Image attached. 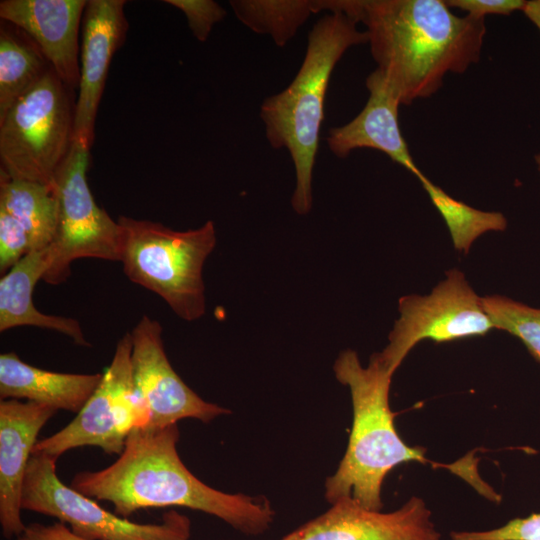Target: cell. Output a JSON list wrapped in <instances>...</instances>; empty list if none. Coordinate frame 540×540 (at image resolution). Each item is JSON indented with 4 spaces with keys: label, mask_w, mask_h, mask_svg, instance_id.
I'll return each mask as SVG.
<instances>
[{
    "label": "cell",
    "mask_w": 540,
    "mask_h": 540,
    "mask_svg": "<svg viewBox=\"0 0 540 540\" xmlns=\"http://www.w3.org/2000/svg\"><path fill=\"white\" fill-rule=\"evenodd\" d=\"M179 436L177 424L134 428L113 464L78 472L70 486L112 503L114 512L124 518L139 510L180 506L215 516L246 535L266 532L275 517L269 500L225 493L203 483L179 457Z\"/></svg>",
    "instance_id": "cell-1"
},
{
    "label": "cell",
    "mask_w": 540,
    "mask_h": 540,
    "mask_svg": "<svg viewBox=\"0 0 540 540\" xmlns=\"http://www.w3.org/2000/svg\"><path fill=\"white\" fill-rule=\"evenodd\" d=\"M377 70L401 105L435 94L449 72L479 62L484 18L452 13L445 0H356Z\"/></svg>",
    "instance_id": "cell-2"
},
{
    "label": "cell",
    "mask_w": 540,
    "mask_h": 540,
    "mask_svg": "<svg viewBox=\"0 0 540 540\" xmlns=\"http://www.w3.org/2000/svg\"><path fill=\"white\" fill-rule=\"evenodd\" d=\"M333 370L350 390L353 422L346 452L336 472L325 481V498L331 504L350 498L369 510L381 511L387 473L410 461L430 463L426 449L409 446L399 436L389 405L393 374L376 354L364 367L354 350L342 351Z\"/></svg>",
    "instance_id": "cell-3"
},
{
    "label": "cell",
    "mask_w": 540,
    "mask_h": 540,
    "mask_svg": "<svg viewBox=\"0 0 540 540\" xmlns=\"http://www.w3.org/2000/svg\"><path fill=\"white\" fill-rule=\"evenodd\" d=\"M344 12L321 17L308 34L304 60L293 81L260 107L265 134L274 149L286 148L296 173L292 207L304 215L312 206V172L334 67L352 46L368 43L366 31Z\"/></svg>",
    "instance_id": "cell-4"
},
{
    "label": "cell",
    "mask_w": 540,
    "mask_h": 540,
    "mask_svg": "<svg viewBox=\"0 0 540 540\" xmlns=\"http://www.w3.org/2000/svg\"><path fill=\"white\" fill-rule=\"evenodd\" d=\"M117 221L126 277L159 295L179 318H201L206 310L202 271L216 244L214 222L176 231L151 220L120 216Z\"/></svg>",
    "instance_id": "cell-5"
},
{
    "label": "cell",
    "mask_w": 540,
    "mask_h": 540,
    "mask_svg": "<svg viewBox=\"0 0 540 540\" xmlns=\"http://www.w3.org/2000/svg\"><path fill=\"white\" fill-rule=\"evenodd\" d=\"M75 102L51 68L0 118L1 171L51 186L74 141Z\"/></svg>",
    "instance_id": "cell-6"
},
{
    "label": "cell",
    "mask_w": 540,
    "mask_h": 540,
    "mask_svg": "<svg viewBox=\"0 0 540 540\" xmlns=\"http://www.w3.org/2000/svg\"><path fill=\"white\" fill-rule=\"evenodd\" d=\"M89 150L74 140L51 184L57 201V222L47 248L49 265L43 277L51 285L66 281L77 259L121 261V226L97 205L87 182Z\"/></svg>",
    "instance_id": "cell-7"
},
{
    "label": "cell",
    "mask_w": 540,
    "mask_h": 540,
    "mask_svg": "<svg viewBox=\"0 0 540 540\" xmlns=\"http://www.w3.org/2000/svg\"><path fill=\"white\" fill-rule=\"evenodd\" d=\"M21 505L57 518L84 540H189L191 522L176 511L160 523H136L102 508L92 498L65 485L56 474V460L32 453L23 485Z\"/></svg>",
    "instance_id": "cell-8"
},
{
    "label": "cell",
    "mask_w": 540,
    "mask_h": 540,
    "mask_svg": "<svg viewBox=\"0 0 540 540\" xmlns=\"http://www.w3.org/2000/svg\"><path fill=\"white\" fill-rule=\"evenodd\" d=\"M398 311L400 316L388 336L387 346L375 353L391 374L423 340L448 343L485 336L495 329L482 297L456 268L448 270L430 294L401 297Z\"/></svg>",
    "instance_id": "cell-9"
},
{
    "label": "cell",
    "mask_w": 540,
    "mask_h": 540,
    "mask_svg": "<svg viewBox=\"0 0 540 540\" xmlns=\"http://www.w3.org/2000/svg\"><path fill=\"white\" fill-rule=\"evenodd\" d=\"M148 422L149 415L134 390L128 332L117 342L97 389L77 416L55 434L38 440L32 453L57 461L69 450L94 446L119 456L129 433Z\"/></svg>",
    "instance_id": "cell-10"
},
{
    "label": "cell",
    "mask_w": 540,
    "mask_h": 540,
    "mask_svg": "<svg viewBox=\"0 0 540 540\" xmlns=\"http://www.w3.org/2000/svg\"><path fill=\"white\" fill-rule=\"evenodd\" d=\"M135 393L149 415V427H166L184 418L210 423L231 411L197 395L170 364L157 320L142 316L129 332Z\"/></svg>",
    "instance_id": "cell-11"
},
{
    "label": "cell",
    "mask_w": 540,
    "mask_h": 540,
    "mask_svg": "<svg viewBox=\"0 0 540 540\" xmlns=\"http://www.w3.org/2000/svg\"><path fill=\"white\" fill-rule=\"evenodd\" d=\"M280 540H440L431 512L419 497H411L392 512L369 510L350 498Z\"/></svg>",
    "instance_id": "cell-12"
},
{
    "label": "cell",
    "mask_w": 540,
    "mask_h": 540,
    "mask_svg": "<svg viewBox=\"0 0 540 540\" xmlns=\"http://www.w3.org/2000/svg\"><path fill=\"white\" fill-rule=\"evenodd\" d=\"M125 3L124 0H89L83 15L74 140L89 149L109 66L128 30Z\"/></svg>",
    "instance_id": "cell-13"
},
{
    "label": "cell",
    "mask_w": 540,
    "mask_h": 540,
    "mask_svg": "<svg viewBox=\"0 0 540 540\" xmlns=\"http://www.w3.org/2000/svg\"><path fill=\"white\" fill-rule=\"evenodd\" d=\"M56 412L30 401H0V524L6 539L26 528L21 517L26 471L40 430Z\"/></svg>",
    "instance_id": "cell-14"
},
{
    "label": "cell",
    "mask_w": 540,
    "mask_h": 540,
    "mask_svg": "<svg viewBox=\"0 0 540 540\" xmlns=\"http://www.w3.org/2000/svg\"><path fill=\"white\" fill-rule=\"evenodd\" d=\"M86 5V0H2L0 17L31 37L74 90L80 78L78 37Z\"/></svg>",
    "instance_id": "cell-15"
},
{
    "label": "cell",
    "mask_w": 540,
    "mask_h": 540,
    "mask_svg": "<svg viewBox=\"0 0 540 540\" xmlns=\"http://www.w3.org/2000/svg\"><path fill=\"white\" fill-rule=\"evenodd\" d=\"M366 87L369 98L361 112L349 123L329 130V149L339 158L359 148L381 151L420 180L425 175L417 167L401 133L398 98L377 69L366 78Z\"/></svg>",
    "instance_id": "cell-16"
},
{
    "label": "cell",
    "mask_w": 540,
    "mask_h": 540,
    "mask_svg": "<svg viewBox=\"0 0 540 540\" xmlns=\"http://www.w3.org/2000/svg\"><path fill=\"white\" fill-rule=\"evenodd\" d=\"M102 378V373L73 374L40 369L14 352L0 355V398L26 399L55 410L78 413Z\"/></svg>",
    "instance_id": "cell-17"
},
{
    "label": "cell",
    "mask_w": 540,
    "mask_h": 540,
    "mask_svg": "<svg viewBox=\"0 0 540 540\" xmlns=\"http://www.w3.org/2000/svg\"><path fill=\"white\" fill-rule=\"evenodd\" d=\"M48 248V247H47ZM31 251L0 279V332L21 326L54 330L80 346H90L80 323L70 317L48 315L33 304L36 283L48 269V249Z\"/></svg>",
    "instance_id": "cell-18"
},
{
    "label": "cell",
    "mask_w": 540,
    "mask_h": 540,
    "mask_svg": "<svg viewBox=\"0 0 540 540\" xmlns=\"http://www.w3.org/2000/svg\"><path fill=\"white\" fill-rule=\"evenodd\" d=\"M0 209L27 232L32 251L47 248L55 234L57 201L51 186L0 173Z\"/></svg>",
    "instance_id": "cell-19"
},
{
    "label": "cell",
    "mask_w": 540,
    "mask_h": 540,
    "mask_svg": "<svg viewBox=\"0 0 540 540\" xmlns=\"http://www.w3.org/2000/svg\"><path fill=\"white\" fill-rule=\"evenodd\" d=\"M51 68L31 37L17 26L1 20L0 118Z\"/></svg>",
    "instance_id": "cell-20"
},
{
    "label": "cell",
    "mask_w": 540,
    "mask_h": 540,
    "mask_svg": "<svg viewBox=\"0 0 540 540\" xmlns=\"http://www.w3.org/2000/svg\"><path fill=\"white\" fill-rule=\"evenodd\" d=\"M335 0H232L237 18L252 31L268 34L283 47L311 14L332 11Z\"/></svg>",
    "instance_id": "cell-21"
},
{
    "label": "cell",
    "mask_w": 540,
    "mask_h": 540,
    "mask_svg": "<svg viewBox=\"0 0 540 540\" xmlns=\"http://www.w3.org/2000/svg\"><path fill=\"white\" fill-rule=\"evenodd\" d=\"M419 181L442 216L457 251L468 254L473 242L484 233L506 229L507 219L501 212L475 209L451 197L426 176Z\"/></svg>",
    "instance_id": "cell-22"
},
{
    "label": "cell",
    "mask_w": 540,
    "mask_h": 540,
    "mask_svg": "<svg viewBox=\"0 0 540 540\" xmlns=\"http://www.w3.org/2000/svg\"><path fill=\"white\" fill-rule=\"evenodd\" d=\"M482 303L494 328L518 338L540 362V308L498 294L483 296Z\"/></svg>",
    "instance_id": "cell-23"
},
{
    "label": "cell",
    "mask_w": 540,
    "mask_h": 540,
    "mask_svg": "<svg viewBox=\"0 0 540 540\" xmlns=\"http://www.w3.org/2000/svg\"><path fill=\"white\" fill-rule=\"evenodd\" d=\"M451 540H540V512L485 531H453Z\"/></svg>",
    "instance_id": "cell-24"
},
{
    "label": "cell",
    "mask_w": 540,
    "mask_h": 540,
    "mask_svg": "<svg viewBox=\"0 0 540 540\" xmlns=\"http://www.w3.org/2000/svg\"><path fill=\"white\" fill-rule=\"evenodd\" d=\"M32 251L25 229L6 211L0 209V272L7 273Z\"/></svg>",
    "instance_id": "cell-25"
},
{
    "label": "cell",
    "mask_w": 540,
    "mask_h": 540,
    "mask_svg": "<svg viewBox=\"0 0 540 540\" xmlns=\"http://www.w3.org/2000/svg\"><path fill=\"white\" fill-rule=\"evenodd\" d=\"M186 16L188 26L193 36L200 42H205L213 28L226 15V10L212 0H165Z\"/></svg>",
    "instance_id": "cell-26"
},
{
    "label": "cell",
    "mask_w": 540,
    "mask_h": 540,
    "mask_svg": "<svg viewBox=\"0 0 540 540\" xmlns=\"http://www.w3.org/2000/svg\"><path fill=\"white\" fill-rule=\"evenodd\" d=\"M526 1L523 0H445L449 8H458L466 15L484 18L486 15H510L516 10H522Z\"/></svg>",
    "instance_id": "cell-27"
},
{
    "label": "cell",
    "mask_w": 540,
    "mask_h": 540,
    "mask_svg": "<svg viewBox=\"0 0 540 540\" xmlns=\"http://www.w3.org/2000/svg\"><path fill=\"white\" fill-rule=\"evenodd\" d=\"M16 540H84L74 535L69 527L61 522L51 525L31 523Z\"/></svg>",
    "instance_id": "cell-28"
},
{
    "label": "cell",
    "mask_w": 540,
    "mask_h": 540,
    "mask_svg": "<svg viewBox=\"0 0 540 540\" xmlns=\"http://www.w3.org/2000/svg\"><path fill=\"white\" fill-rule=\"evenodd\" d=\"M521 11L540 31V0L526 1Z\"/></svg>",
    "instance_id": "cell-29"
},
{
    "label": "cell",
    "mask_w": 540,
    "mask_h": 540,
    "mask_svg": "<svg viewBox=\"0 0 540 540\" xmlns=\"http://www.w3.org/2000/svg\"><path fill=\"white\" fill-rule=\"evenodd\" d=\"M534 159H535V162L537 164V169H538L539 174H540V153L535 155Z\"/></svg>",
    "instance_id": "cell-30"
}]
</instances>
